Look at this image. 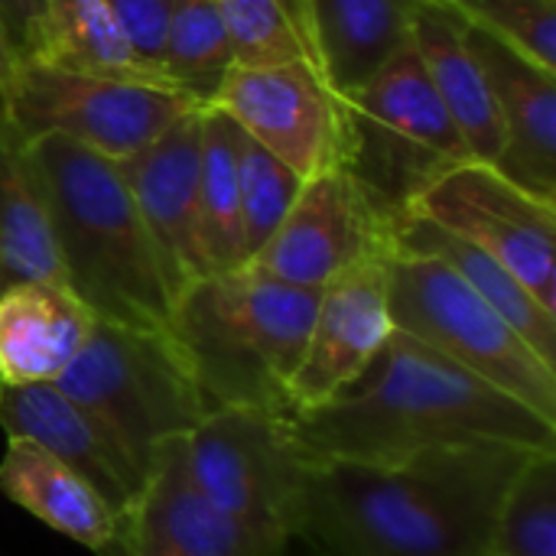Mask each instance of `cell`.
Masks as SVG:
<instances>
[{
	"label": "cell",
	"mask_w": 556,
	"mask_h": 556,
	"mask_svg": "<svg viewBox=\"0 0 556 556\" xmlns=\"http://www.w3.org/2000/svg\"><path fill=\"white\" fill-rule=\"evenodd\" d=\"M534 453L466 443L401 463L309 459L293 538L316 556H489L502 502Z\"/></svg>",
	"instance_id": "1"
},
{
	"label": "cell",
	"mask_w": 556,
	"mask_h": 556,
	"mask_svg": "<svg viewBox=\"0 0 556 556\" xmlns=\"http://www.w3.org/2000/svg\"><path fill=\"white\" fill-rule=\"evenodd\" d=\"M290 430L313 463H401L466 443L556 446V424L401 329L352 388L290 414Z\"/></svg>",
	"instance_id": "2"
},
{
	"label": "cell",
	"mask_w": 556,
	"mask_h": 556,
	"mask_svg": "<svg viewBox=\"0 0 556 556\" xmlns=\"http://www.w3.org/2000/svg\"><path fill=\"white\" fill-rule=\"evenodd\" d=\"M62 280L117 326L169 332L173 296L117 166L65 137L26 143Z\"/></svg>",
	"instance_id": "3"
},
{
	"label": "cell",
	"mask_w": 556,
	"mask_h": 556,
	"mask_svg": "<svg viewBox=\"0 0 556 556\" xmlns=\"http://www.w3.org/2000/svg\"><path fill=\"white\" fill-rule=\"evenodd\" d=\"M319 290L293 287L254 267L205 274L173 303L169 332L215 407L290 414V381L303 362Z\"/></svg>",
	"instance_id": "4"
},
{
	"label": "cell",
	"mask_w": 556,
	"mask_h": 556,
	"mask_svg": "<svg viewBox=\"0 0 556 556\" xmlns=\"http://www.w3.org/2000/svg\"><path fill=\"white\" fill-rule=\"evenodd\" d=\"M55 388L88 410L147 476L156 450L192 433L208 404L173 332L94 319Z\"/></svg>",
	"instance_id": "5"
},
{
	"label": "cell",
	"mask_w": 556,
	"mask_h": 556,
	"mask_svg": "<svg viewBox=\"0 0 556 556\" xmlns=\"http://www.w3.org/2000/svg\"><path fill=\"white\" fill-rule=\"evenodd\" d=\"M342 166L394 218L469 150L437 98L414 46L342 94Z\"/></svg>",
	"instance_id": "6"
},
{
	"label": "cell",
	"mask_w": 556,
	"mask_h": 556,
	"mask_svg": "<svg viewBox=\"0 0 556 556\" xmlns=\"http://www.w3.org/2000/svg\"><path fill=\"white\" fill-rule=\"evenodd\" d=\"M388 303L394 329L556 424V368L453 267L427 254L394 251L388 261Z\"/></svg>",
	"instance_id": "7"
},
{
	"label": "cell",
	"mask_w": 556,
	"mask_h": 556,
	"mask_svg": "<svg viewBox=\"0 0 556 556\" xmlns=\"http://www.w3.org/2000/svg\"><path fill=\"white\" fill-rule=\"evenodd\" d=\"M179 463L212 508L277 544L296 541L309 459L293 440L287 410L215 407L179 437Z\"/></svg>",
	"instance_id": "8"
},
{
	"label": "cell",
	"mask_w": 556,
	"mask_h": 556,
	"mask_svg": "<svg viewBox=\"0 0 556 556\" xmlns=\"http://www.w3.org/2000/svg\"><path fill=\"white\" fill-rule=\"evenodd\" d=\"M0 104L23 143L65 137L111 163L140 153L182 114L205 108L169 85L78 75L36 55L13 62Z\"/></svg>",
	"instance_id": "9"
},
{
	"label": "cell",
	"mask_w": 556,
	"mask_h": 556,
	"mask_svg": "<svg viewBox=\"0 0 556 556\" xmlns=\"http://www.w3.org/2000/svg\"><path fill=\"white\" fill-rule=\"evenodd\" d=\"M407 212L492 254L556 313V205L525 192L495 166L466 160L433 179Z\"/></svg>",
	"instance_id": "10"
},
{
	"label": "cell",
	"mask_w": 556,
	"mask_h": 556,
	"mask_svg": "<svg viewBox=\"0 0 556 556\" xmlns=\"http://www.w3.org/2000/svg\"><path fill=\"white\" fill-rule=\"evenodd\" d=\"M394 225L368 189L332 166L303 179L287 218L248 267L293 287L323 290L342 274L394 254Z\"/></svg>",
	"instance_id": "11"
},
{
	"label": "cell",
	"mask_w": 556,
	"mask_h": 556,
	"mask_svg": "<svg viewBox=\"0 0 556 556\" xmlns=\"http://www.w3.org/2000/svg\"><path fill=\"white\" fill-rule=\"evenodd\" d=\"M205 108L222 111L300 179L342 166V98L313 62L235 65Z\"/></svg>",
	"instance_id": "12"
},
{
	"label": "cell",
	"mask_w": 556,
	"mask_h": 556,
	"mask_svg": "<svg viewBox=\"0 0 556 556\" xmlns=\"http://www.w3.org/2000/svg\"><path fill=\"white\" fill-rule=\"evenodd\" d=\"M199 127L202 108L182 114L140 153L114 163L156 248L173 303L208 274L199 235Z\"/></svg>",
	"instance_id": "13"
},
{
	"label": "cell",
	"mask_w": 556,
	"mask_h": 556,
	"mask_svg": "<svg viewBox=\"0 0 556 556\" xmlns=\"http://www.w3.org/2000/svg\"><path fill=\"white\" fill-rule=\"evenodd\" d=\"M290 544L261 538L212 508L186 479L179 437L166 440L104 556H283Z\"/></svg>",
	"instance_id": "14"
},
{
	"label": "cell",
	"mask_w": 556,
	"mask_h": 556,
	"mask_svg": "<svg viewBox=\"0 0 556 556\" xmlns=\"http://www.w3.org/2000/svg\"><path fill=\"white\" fill-rule=\"evenodd\" d=\"M388 261H368L319 290L309 342L290 381V414L313 410L352 388L391 339Z\"/></svg>",
	"instance_id": "15"
},
{
	"label": "cell",
	"mask_w": 556,
	"mask_h": 556,
	"mask_svg": "<svg viewBox=\"0 0 556 556\" xmlns=\"http://www.w3.org/2000/svg\"><path fill=\"white\" fill-rule=\"evenodd\" d=\"M466 29L485 68L502 127L495 169L541 202L556 205V72L469 23Z\"/></svg>",
	"instance_id": "16"
},
{
	"label": "cell",
	"mask_w": 556,
	"mask_h": 556,
	"mask_svg": "<svg viewBox=\"0 0 556 556\" xmlns=\"http://www.w3.org/2000/svg\"><path fill=\"white\" fill-rule=\"evenodd\" d=\"M0 430L29 440L81 476L117 515L140 495L147 476L117 440L55 384H23L0 391Z\"/></svg>",
	"instance_id": "17"
},
{
	"label": "cell",
	"mask_w": 556,
	"mask_h": 556,
	"mask_svg": "<svg viewBox=\"0 0 556 556\" xmlns=\"http://www.w3.org/2000/svg\"><path fill=\"white\" fill-rule=\"evenodd\" d=\"M94 319L62 280H26L0 290L3 388L55 384L81 352Z\"/></svg>",
	"instance_id": "18"
},
{
	"label": "cell",
	"mask_w": 556,
	"mask_h": 556,
	"mask_svg": "<svg viewBox=\"0 0 556 556\" xmlns=\"http://www.w3.org/2000/svg\"><path fill=\"white\" fill-rule=\"evenodd\" d=\"M410 46L437 98L453 117L469 160L495 166L502 153V127L485 68L472 52L466 20L443 0H417L410 20Z\"/></svg>",
	"instance_id": "19"
},
{
	"label": "cell",
	"mask_w": 556,
	"mask_h": 556,
	"mask_svg": "<svg viewBox=\"0 0 556 556\" xmlns=\"http://www.w3.org/2000/svg\"><path fill=\"white\" fill-rule=\"evenodd\" d=\"M417 0H293L313 65L342 98L410 46Z\"/></svg>",
	"instance_id": "20"
},
{
	"label": "cell",
	"mask_w": 556,
	"mask_h": 556,
	"mask_svg": "<svg viewBox=\"0 0 556 556\" xmlns=\"http://www.w3.org/2000/svg\"><path fill=\"white\" fill-rule=\"evenodd\" d=\"M0 492L55 534L104 556L117 541L121 515L65 463L42 446L7 437L0 459Z\"/></svg>",
	"instance_id": "21"
},
{
	"label": "cell",
	"mask_w": 556,
	"mask_h": 556,
	"mask_svg": "<svg viewBox=\"0 0 556 556\" xmlns=\"http://www.w3.org/2000/svg\"><path fill=\"white\" fill-rule=\"evenodd\" d=\"M394 251L427 254L453 267L547 365L556 368V313L541 306L534 293L492 254L410 212L394 225Z\"/></svg>",
	"instance_id": "22"
},
{
	"label": "cell",
	"mask_w": 556,
	"mask_h": 556,
	"mask_svg": "<svg viewBox=\"0 0 556 556\" xmlns=\"http://www.w3.org/2000/svg\"><path fill=\"white\" fill-rule=\"evenodd\" d=\"M33 55L78 75L166 85L160 68L137 55L104 0H46L42 33Z\"/></svg>",
	"instance_id": "23"
},
{
	"label": "cell",
	"mask_w": 556,
	"mask_h": 556,
	"mask_svg": "<svg viewBox=\"0 0 556 556\" xmlns=\"http://www.w3.org/2000/svg\"><path fill=\"white\" fill-rule=\"evenodd\" d=\"M26 280H62V267L26 143L0 104V290Z\"/></svg>",
	"instance_id": "24"
},
{
	"label": "cell",
	"mask_w": 556,
	"mask_h": 556,
	"mask_svg": "<svg viewBox=\"0 0 556 556\" xmlns=\"http://www.w3.org/2000/svg\"><path fill=\"white\" fill-rule=\"evenodd\" d=\"M238 127L215 108H202L199 127V235L208 274L244 267L238 202Z\"/></svg>",
	"instance_id": "25"
},
{
	"label": "cell",
	"mask_w": 556,
	"mask_h": 556,
	"mask_svg": "<svg viewBox=\"0 0 556 556\" xmlns=\"http://www.w3.org/2000/svg\"><path fill=\"white\" fill-rule=\"evenodd\" d=\"M160 68L169 88L186 91L199 104L212 101L235 68L231 36L212 0H173Z\"/></svg>",
	"instance_id": "26"
},
{
	"label": "cell",
	"mask_w": 556,
	"mask_h": 556,
	"mask_svg": "<svg viewBox=\"0 0 556 556\" xmlns=\"http://www.w3.org/2000/svg\"><path fill=\"white\" fill-rule=\"evenodd\" d=\"M489 556H556V450H538L508 489Z\"/></svg>",
	"instance_id": "27"
},
{
	"label": "cell",
	"mask_w": 556,
	"mask_h": 556,
	"mask_svg": "<svg viewBox=\"0 0 556 556\" xmlns=\"http://www.w3.org/2000/svg\"><path fill=\"white\" fill-rule=\"evenodd\" d=\"M235 163H238V202H241V248L248 264L287 218L303 179L274 153H267L261 143H254L241 127L235 137Z\"/></svg>",
	"instance_id": "28"
},
{
	"label": "cell",
	"mask_w": 556,
	"mask_h": 556,
	"mask_svg": "<svg viewBox=\"0 0 556 556\" xmlns=\"http://www.w3.org/2000/svg\"><path fill=\"white\" fill-rule=\"evenodd\" d=\"M231 36L235 65L313 62L293 0H212Z\"/></svg>",
	"instance_id": "29"
},
{
	"label": "cell",
	"mask_w": 556,
	"mask_h": 556,
	"mask_svg": "<svg viewBox=\"0 0 556 556\" xmlns=\"http://www.w3.org/2000/svg\"><path fill=\"white\" fill-rule=\"evenodd\" d=\"M469 26L556 72V0H443Z\"/></svg>",
	"instance_id": "30"
},
{
	"label": "cell",
	"mask_w": 556,
	"mask_h": 556,
	"mask_svg": "<svg viewBox=\"0 0 556 556\" xmlns=\"http://www.w3.org/2000/svg\"><path fill=\"white\" fill-rule=\"evenodd\" d=\"M104 3L117 16L121 29L127 33V39L137 49V55L143 62H150L153 68H160L173 0H104ZM160 75H163V68H160Z\"/></svg>",
	"instance_id": "31"
},
{
	"label": "cell",
	"mask_w": 556,
	"mask_h": 556,
	"mask_svg": "<svg viewBox=\"0 0 556 556\" xmlns=\"http://www.w3.org/2000/svg\"><path fill=\"white\" fill-rule=\"evenodd\" d=\"M42 16H46V0H0V26L16 59L36 52Z\"/></svg>",
	"instance_id": "32"
},
{
	"label": "cell",
	"mask_w": 556,
	"mask_h": 556,
	"mask_svg": "<svg viewBox=\"0 0 556 556\" xmlns=\"http://www.w3.org/2000/svg\"><path fill=\"white\" fill-rule=\"evenodd\" d=\"M13 62H16V55H13V49H10V42H7V33H3V26H0V88H3V81L10 78V72H13Z\"/></svg>",
	"instance_id": "33"
},
{
	"label": "cell",
	"mask_w": 556,
	"mask_h": 556,
	"mask_svg": "<svg viewBox=\"0 0 556 556\" xmlns=\"http://www.w3.org/2000/svg\"><path fill=\"white\" fill-rule=\"evenodd\" d=\"M0 391H3V381H0Z\"/></svg>",
	"instance_id": "34"
},
{
	"label": "cell",
	"mask_w": 556,
	"mask_h": 556,
	"mask_svg": "<svg viewBox=\"0 0 556 556\" xmlns=\"http://www.w3.org/2000/svg\"><path fill=\"white\" fill-rule=\"evenodd\" d=\"M283 556H287V554H283Z\"/></svg>",
	"instance_id": "35"
}]
</instances>
